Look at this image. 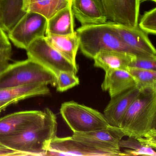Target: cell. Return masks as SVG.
<instances>
[{
    "label": "cell",
    "instance_id": "1",
    "mask_svg": "<svg viewBox=\"0 0 156 156\" xmlns=\"http://www.w3.org/2000/svg\"><path fill=\"white\" fill-rule=\"evenodd\" d=\"M44 111V118L30 128L14 135H0V145L25 156H45L50 142L57 136L58 124L51 109Z\"/></svg>",
    "mask_w": 156,
    "mask_h": 156
},
{
    "label": "cell",
    "instance_id": "2",
    "mask_svg": "<svg viewBox=\"0 0 156 156\" xmlns=\"http://www.w3.org/2000/svg\"><path fill=\"white\" fill-rule=\"evenodd\" d=\"M76 32L79 37V48L88 58L93 59L97 54L104 51H120L136 56H148L141 55L128 47L122 41L110 21L103 24L81 26Z\"/></svg>",
    "mask_w": 156,
    "mask_h": 156
},
{
    "label": "cell",
    "instance_id": "3",
    "mask_svg": "<svg viewBox=\"0 0 156 156\" xmlns=\"http://www.w3.org/2000/svg\"><path fill=\"white\" fill-rule=\"evenodd\" d=\"M156 90H146L132 102L119 127L126 136L139 138L156 129Z\"/></svg>",
    "mask_w": 156,
    "mask_h": 156
},
{
    "label": "cell",
    "instance_id": "4",
    "mask_svg": "<svg viewBox=\"0 0 156 156\" xmlns=\"http://www.w3.org/2000/svg\"><path fill=\"white\" fill-rule=\"evenodd\" d=\"M35 83L55 87L56 76L38 63L28 58L9 64L0 73V89Z\"/></svg>",
    "mask_w": 156,
    "mask_h": 156
},
{
    "label": "cell",
    "instance_id": "5",
    "mask_svg": "<svg viewBox=\"0 0 156 156\" xmlns=\"http://www.w3.org/2000/svg\"><path fill=\"white\" fill-rule=\"evenodd\" d=\"M60 114L74 133H82L107 128L110 126L104 114L73 101L62 104Z\"/></svg>",
    "mask_w": 156,
    "mask_h": 156
},
{
    "label": "cell",
    "instance_id": "6",
    "mask_svg": "<svg viewBox=\"0 0 156 156\" xmlns=\"http://www.w3.org/2000/svg\"><path fill=\"white\" fill-rule=\"evenodd\" d=\"M28 59L34 61L56 76L61 71H67L76 74L77 66L64 57L48 43L44 37L36 39L26 49Z\"/></svg>",
    "mask_w": 156,
    "mask_h": 156
},
{
    "label": "cell",
    "instance_id": "7",
    "mask_svg": "<svg viewBox=\"0 0 156 156\" xmlns=\"http://www.w3.org/2000/svg\"><path fill=\"white\" fill-rule=\"evenodd\" d=\"M47 20L34 12H25L8 33V38L14 45L26 50L36 39L46 35Z\"/></svg>",
    "mask_w": 156,
    "mask_h": 156
},
{
    "label": "cell",
    "instance_id": "8",
    "mask_svg": "<svg viewBox=\"0 0 156 156\" xmlns=\"http://www.w3.org/2000/svg\"><path fill=\"white\" fill-rule=\"evenodd\" d=\"M126 136L122 129L110 125L108 127L94 131L74 133L71 136L75 140L98 150L109 153L111 156H129L121 152L119 142Z\"/></svg>",
    "mask_w": 156,
    "mask_h": 156
},
{
    "label": "cell",
    "instance_id": "9",
    "mask_svg": "<svg viewBox=\"0 0 156 156\" xmlns=\"http://www.w3.org/2000/svg\"><path fill=\"white\" fill-rule=\"evenodd\" d=\"M109 21L131 27L138 25L139 0H98Z\"/></svg>",
    "mask_w": 156,
    "mask_h": 156
},
{
    "label": "cell",
    "instance_id": "10",
    "mask_svg": "<svg viewBox=\"0 0 156 156\" xmlns=\"http://www.w3.org/2000/svg\"><path fill=\"white\" fill-rule=\"evenodd\" d=\"M111 25L122 41L134 51L141 55L156 56L155 47L150 41L148 34L140 28L111 22Z\"/></svg>",
    "mask_w": 156,
    "mask_h": 156
},
{
    "label": "cell",
    "instance_id": "11",
    "mask_svg": "<svg viewBox=\"0 0 156 156\" xmlns=\"http://www.w3.org/2000/svg\"><path fill=\"white\" fill-rule=\"evenodd\" d=\"M44 110L15 112L0 118V135L10 136L24 131L44 117Z\"/></svg>",
    "mask_w": 156,
    "mask_h": 156
},
{
    "label": "cell",
    "instance_id": "12",
    "mask_svg": "<svg viewBox=\"0 0 156 156\" xmlns=\"http://www.w3.org/2000/svg\"><path fill=\"white\" fill-rule=\"evenodd\" d=\"M45 156H111L109 153L93 148L75 140L71 136H56L50 142Z\"/></svg>",
    "mask_w": 156,
    "mask_h": 156
},
{
    "label": "cell",
    "instance_id": "13",
    "mask_svg": "<svg viewBox=\"0 0 156 156\" xmlns=\"http://www.w3.org/2000/svg\"><path fill=\"white\" fill-rule=\"evenodd\" d=\"M140 93L135 86L111 98L104 111L109 125L119 127L127 110Z\"/></svg>",
    "mask_w": 156,
    "mask_h": 156
},
{
    "label": "cell",
    "instance_id": "14",
    "mask_svg": "<svg viewBox=\"0 0 156 156\" xmlns=\"http://www.w3.org/2000/svg\"><path fill=\"white\" fill-rule=\"evenodd\" d=\"M74 16L81 26L103 24L108 19L98 0H72Z\"/></svg>",
    "mask_w": 156,
    "mask_h": 156
},
{
    "label": "cell",
    "instance_id": "15",
    "mask_svg": "<svg viewBox=\"0 0 156 156\" xmlns=\"http://www.w3.org/2000/svg\"><path fill=\"white\" fill-rule=\"evenodd\" d=\"M50 94L48 85L35 83L16 87L0 89V102L11 105L30 98L46 95Z\"/></svg>",
    "mask_w": 156,
    "mask_h": 156
},
{
    "label": "cell",
    "instance_id": "16",
    "mask_svg": "<svg viewBox=\"0 0 156 156\" xmlns=\"http://www.w3.org/2000/svg\"><path fill=\"white\" fill-rule=\"evenodd\" d=\"M135 86V80L127 70L115 69L105 72L101 88L112 98Z\"/></svg>",
    "mask_w": 156,
    "mask_h": 156
},
{
    "label": "cell",
    "instance_id": "17",
    "mask_svg": "<svg viewBox=\"0 0 156 156\" xmlns=\"http://www.w3.org/2000/svg\"><path fill=\"white\" fill-rule=\"evenodd\" d=\"M136 55L124 51H104L100 52L93 58L94 66L105 72L109 70H127L132 60Z\"/></svg>",
    "mask_w": 156,
    "mask_h": 156
},
{
    "label": "cell",
    "instance_id": "18",
    "mask_svg": "<svg viewBox=\"0 0 156 156\" xmlns=\"http://www.w3.org/2000/svg\"><path fill=\"white\" fill-rule=\"evenodd\" d=\"M74 32V19L71 0L66 7L47 20L46 35H69Z\"/></svg>",
    "mask_w": 156,
    "mask_h": 156
},
{
    "label": "cell",
    "instance_id": "19",
    "mask_svg": "<svg viewBox=\"0 0 156 156\" xmlns=\"http://www.w3.org/2000/svg\"><path fill=\"white\" fill-rule=\"evenodd\" d=\"M46 41L64 57L75 66H77L76 56L79 48V39L76 31L69 35H46Z\"/></svg>",
    "mask_w": 156,
    "mask_h": 156
},
{
    "label": "cell",
    "instance_id": "20",
    "mask_svg": "<svg viewBox=\"0 0 156 156\" xmlns=\"http://www.w3.org/2000/svg\"><path fill=\"white\" fill-rule=\"evenodd\" d=\"M71 0H22V10L24 12L41 14L47 20L60 10L65 8Z\"/></svg>",
    "mask_w": 156,
    "mask_h": 156
},
{
    "label": "cell",
    "instance_id": "21",
    "mask_svg": "<svg viewBox=\"0 0 156 156\" xmlns=\"http://www.w3.org/2000/svg\"><path fill=\"white\" fill-rule=\"evenodd\" d=\"M2 4L0 27L8 33L25 12L22 10V0H2Z\"/></svg>",
    "mask_w": 156,
    "mask_h": 156
},
{
    "label": "cell",
    "instance_id": "22",
    "mask_svg": "<svg viewBox=\"0 0 156 156\" xmlns=\"http://www.w3.org/2000/svg\"><path fill=\"white\" fill-rule=\"evenodd\" d=\"M127 70L134 78L136 87L140 92L156 90V71L129 67Z\"/></svg>",
    "mask_w": 156,
    "mask_h": 156
},
{
    "label": "cell",
    "instance_id": "23",
    "mask_svg": "<svg viewBox=\"0 0 156 156\" xmlns=\"http://www.w3.org/2000/svg\"><path fill=\"white\" fill-rule=\"evenodd\" d=\"M119 147L128 148L124 152L129 156H156L155 149L144 145L135 138L129 137L126 140H121L119 142Z\"/></svg>",
    "mask_w": 156,
    "mask_h": 156
},
{
    "label": "cell",
    "instance_id": "24",
    "mask_svg": "<svg viewBox=\"0 0 156 156\" xmlns=\"http://www.w3.org/2000/svg\"><path fill=\"white\" fill-rule=\"evenodd\" d=\"M56 90L63 92L78 85L79 78L76 74L67 71H61L56 75Z\"/></svg>",
    "mask_w": 156,
    "mask_h": 156
},
{
    "label": "cell",
    "instance_id": "25",
    "mask_svg": "<svg viewBox=\"0 0 156 156\" xmlns=\"http://www.w3.org/2000/svg\"><path fill=\"white\" fill-rule=\"evenodd\" d=\"M138 26L141 30L147 34H156V8L144 13L138 23Z\"/></svg>",
    "mask_w": 156,
    "mask_h": 156
},
{
    "label": "cell",
    "instance_id": "26",
    "mask_svg": "<svg viewBox=\"0 0 156 156\" xmlns=\"http://www.w3.org/2000/svg\"><path fill=\"white\" fill-rule=\"evenodd\" d=\"M128 67L156 71V56H136L130 62Z\"/></svg>",
    "mask_w": 156,
    "mask_h": 156
},
{
    "label": "cell",
    "instance_id": "27",
    "mask_svg": "<svg viewBox=\"0 0 156 156\" xmlns=\"http://www.w3.org/2000/svg\"><path fill=\"white\" fill-rule=\"evenodd\" d=\"M140 142L144 145L151 147L152 148H156V129H152L148 132L142 137L137 138Z\"/></svg>",
    "mask_w": 156,
    "mask_h": 156
},
{
    "label": "cell",
    "instance_id": "28",
    "mask_svg": "<svg viewBox=\"0 0 156 156\" xmlns=\"http://www.w3.org/2000/svg\"><path fill=\"white\" fill-rule=\"evenodd\" d=\"M12 50L11 44L6 32L0 27V52Z\"/></svg>",
    "mask_w": 156,
    "mask_h": 156
},
{
    "label": "cell",
    "instance_id": "29",
    "mask_svg": "<svg viewBox=\"0 0 156 156\" xmlns=\"http://www.w3.org/2000/svg\"><path fill=\"white\" fill-rule=\"evenodd\" d=\"M12 50L0 52V64L9 62L12 56Z\"/></svg>",
    "mask_w": 156,
    "mask_h": 156
},
{
    "label": "cell",
    "instance_id": "30",
    "mask_svg": "<svg viewBox=\"0 0 156 156\" xmlns=\"http://www.w3.org/2000/svg\"><path fill=\"white\" fill-rule=\"evenodd\" d=\"M10 104L9 103H5V102H0V113L3 110H5L6 108L9 106L10 105Z\"/></svg>",
    "mask_w": 156,
    "mask_h": 156
},
{
    "label": "cell",
    "instance_id": "31",
    "mask_svg": "<svg viewBox=\"0 0 156 156\" xmlns=\"http://www.w3.org/2000/svg\"><path fill=\"white\" fill-rule=\"evenodd\" d=\"M9 62H5L2 63L0 64V73L6 69L9 64Z\"/></svg>",
    "mask_w": 156,
    "mask_h": 156
},
{
    "label": "cell",
    "instance_id": "32",
    "mask_svg": "<svg viewBox=\"0 0 156 156\" xmlns=\"http://www.w3.org/2000/svg\"><path fill=\"white\" fill-rule=\"evenodd\" d=\"M2 16V0H0V26L1 24Z\"/></svg>",
    "mask_w": 156,
    "mask_h": 156
},
{
    "label": "cell",
    "instance_id": "33",
    "mask_svg": "<svg viewBox=\"0 0 156 156\" xmlns=\"http://www.w3.org/2000/svg\"><path fill=\"white\" fill-rule=\"evenodd\" d=\"M139 1L140 2V3H141V2H144L146 1H151L152 2H156V0H139Z\"/></svg>",
    "mask_w": 156,
    "mask_h": 156
}]
</instances>
